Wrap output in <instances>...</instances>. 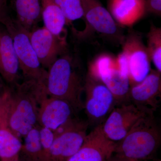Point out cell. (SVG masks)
<instances>
[{"mask_svg": "<svg viewBox=\"0 0 161 161\" xmlns=\"http://www.w3.org/2000/svg\"><path fill=\"white\" fill-rule=\"evenodd\" d=\"M39 127L30 130L24 136V143L19 159L21 161H43V152L40 142Z\"/></svg>", "mask_w": 161, "mask_h": 161, "instance_id": "cell-20", "label": "cell"}, {"mask_svg": "<svg viewBox=\"0 0 161 161\" xmlns=\"http://www.w3.org/2000/svg\"><path fill=\"white\" fill-rule=\"evenodd\" d=\"M16 14L15 20L27 31L38 26L42 20L40 0H10Z\"/></svg>", "mask_w": 161, "mask_h": 161, "instance_id": "cell-17", "label": "cell"}, {"mask_svg": "<svg viewBox=\"0 0 161 161\" xmlns=\"http://www.w3.org/2000/svg\"><path fill=\"white\" fill-rule=\"evenodd\" d=\"M147 47L150 60L157 70L161 72V29L153 25L147 35Z\"/></svg>", "mask_w": 161, "mask_h": 161, "instance_id": "cell-21", "label": "cell"}, {"mask_svg": "<svg viewBox=\"0 0 161 161\" xmlns=\"http://www.w3.org/2000/svg\"><path fill=\"white\" fill-rule=\"evenodd\" d=\"M4 123L17 136L22 138L38 125L39 107L47 96L44 81L24 79L3 92Z\"/></svg>", "mask_w": 161, "mask_h": 161, "instance_id": "cell-1", "label": "cell"}, {"mask_svg": "<svg viewBox=\"0 0 161 161\" xmlns=\"http://www.w3.org/2000/svg\"><path fill=\"white\" fill-rule=\"evenodd\" d=\"M29 36L40 64L44 69H48L66 51V38L55 36L45 26H37L29 32Z\"/></svg>", "mask_w": 161, "mask_h": 161, "instance_id": "cell-9", "label": "cell"}, {"mask_svg": "<svg viewBox=\"0 0 161 161\" xmlns=\"http://www.w3.org/2000/svg\"><path fill=\"white\" fill-rule=\"evenodd\" d=\"M145 113L130 103L117 105L102 124L106 136L117 142L126 136L131 128Z\"/></svg>", "mask_w": 161, "mask_h": 161, "instance_id": "cell-8", "label": "cell"}, {"mask_svg": "<svg viewBox=\"0 0 161 161\" xmlns=\"http://www.w3.org/2000/svg\"><path fill=\"white\" fill-rule=\"evenodd\" d=\"M140 83L130 86L129 101L147 114H154L161 101V73L151 70Z\"/></svg>", "mask_w": 161, "mask_h": 161, "instance_id": "cell-10", "label": "cell"}, {"mask_svg": "<svg viewBox=\"0 0 161 161\" xmlns=\"http://www.w3.org/2000/svg\"><path fill=\"white\" fill-rule=\"evenodd\" d=\"M86 100L84 109L89 125L103 123L118 102L109 89L100 80L87 73L84 86Z\"/></svg>", "mask_w": 161, "mask_h": 161, "instance_id": "cell-5", "label": "cell"}, {"mask_svg": "<svg viewBox=\"0 0 161 161\" xmlns=\"http://www.w3.org/2000/svg\"><path fill=\"white\" fill-rule=\"evenodd\" d=\"M1 75H0V95L3 93V91L5 90V87H6V86H4L3 85V84L1 81Z\"/></svg>", "mask_w": 161, "mask_h": 161, "instance_id": "cell-28", "label": "cell"}, {"mask_svg": "<svg viewBox=\"0 0 161 161\" xmlns=\"http://www.w3.org/2000/svg\"><path fill=\"white\" fill-rule=\"evenodd\" d=\"M40 138L42 150L43 152V160H44L51 147L55 139V135L53 131L46 127H39Z\"/></svg>", "mask_w": 161, "mask_h": 161, "instance_id": "cell-23", "label": "cell"}, {"mask_svg": "<svg viewBox=\"0 0 161 161\" xmlns=\"http://www.w3.org/2000/svg\"><path fill=\"white\" fill-rule=\"evenodd\" d=\"M63 12L67 24L83 17V10L81 0H54Z\"/></svg>", "mask_w": 161, "mask_h": 161, "instance_id": "cell-22", "label": "cell"}, {"mask_svg": "<svg viewBox=\"0 0 161 161\" xmlns=\"http://www.w3.org/2000/svg\"><path fill=\"white\" fill-rule=\"evenodd\" d=\"M116 142L103 133L101 125L87 134L79 150L67 161H107L114 154Z\"/></svg>", "mask_w": 161, "mask_h": 161, "instance_id": "cell-13", "label": "cell"}, {"mask_svg": "<svg viewBox=\"0 0 161 161\" xmlns=\"http://www.w3.org/2000/svg\"><path fill=\"white\" fill-rule=\"evenodd\" d=\"M108 6L115 22L123 26H132L147 12L145 0H109Z\"/></svg>", "mask_w": 161, "mask_h": 161, "instance_id": "cell-16", "label": "cell"}, {"mask_svg": "<svg viewBox=\"0 0 161 161\" xmlns=\"http://www.w3.org/2000/svg\"><path fill=\"white\" fill-rule=\"evenodd\" d=\"M21 161L19 159L18 160H14V161Z\"/></svg>", "mask_w": 161, "mask_h": 161, "instance_id": "cell-29", "label": "cell"}, {"mask_svg": "<svg viewBox=\"0 0 161 161\" xmlns=\"http://www.w3.org/2000/svg\"><path fill=\"white\" fill-rule=\"evenodd\" d=\"M19 70L12 38L0 23V75L8 86H13L18 82Z\"/></svg>", "mask_w": 161, "mask_h": 161, "instance_id": "cell-15", "label": "cell"}, {"mask_svg": "<svg viewBox=\"0 0 161 161\" xmlns=\"http://www.w3.org/2000/svg\"><path fill=\"white\" fill-rule=\"evenodd\" d=\"M88 74L100 80L112 92L118 104L129 102V77L119 69L115 58L103 54L90 64Z\"/></svg>", "mask_w": 161, "mask_h": 161, "instance_id": "cell-7", "label": "cell"}, {"mask_svg": "<svg viewBox=\"0 0 161 161\" xmlns=\"http://www.w3.org/2000/svg\"><path fill=\"white\" fill-rule=\"evenodd\" d=\"M89 126L87 122L72 118L55 130L56 136L43 161H67L80 148Z\"/></svg>", "mask_w": 161, "mask_h": 161, "instance_id": "cell-6", "label": "cell"}, {"mask_svg": "<svg viewBox=\"0 0 161 161\" xmlns=\"http://www.w3.org/2000/svg\"><path fill=\"white\" fill-rule=\"evenodd\" d=\"M42 9V20L44 26L55 36H63L67 21L63 12L54 0H40Z\"/></svg>", "mask_w": 161, "mask_h": 161, "instance_id": "cell-18", "label": "cell"}, {"mask_svg": "<svg viewBox=\"0 0 161 161\" xmlns=\"http://www.w3.org/2000/svg\"><path fill=\"white\" fill-rule=\"evenodd\" d=\"M76 113L71 104L67 101L47 96L40 104L38 125L54 132L60 126L74 118Z\"/></svg>", "mask_w": 161, "mask_h": 161, "instance_id": "cell-14", "label": "cell"}, {"mask_svg": "<svg viewBox=\"0 0 161 161\" xmlns=\"http://www.w3.org/2000/svg\"><path fill=\"white\" fill-rule=\"evenodd\" d=\"M10 34L24 79L45 80L47 70L40 64L32 45L29 32L12 18L3 24Z\"/></svg>", "mask_w": 161, "mask_h": 161, "instance_id": "cell-4", "label": "cell"}, {"mask_svg": "<svg viewBox=\"0 0 161 161\" xmlns=\"http://www.w3.org/2000/svg\"><path fill=\"white\" fill-rule=\"evenodd\" d=\"M146 11L161 15V0H145Z\"/></svg>", "mask_w": 161, "mask_h": 161, "instance_id": "cell-24", "label": "cell"}, {"mask_svg": "<svg viewBox=\"0 0 161 161\" xmlns=\"http://www.w3.org/2000/svg\"><path fill=\"white\" fill-rule=\"evenodd\" d=\"M21 140L6 124L4 123L0 124V161L19 159L23 147Z\"/></svg>", "mask_w": 161, "mask_h": 161, "instance_id": "cell-19", "label": "cell"}, {"mask_svg": "<svg viewBox=\"0 0 161 161\" xmlns=\"http://www.w3.org/2000/svg\"><path fill=\"white\" fill-rule=\"evenodd\" d=\"M107 161H133L114 154Z\"/></svg>", "mask_w": 161, "mask_h": 161, "instance_id": "cell-27", "label": "cell"}, {"mask_svg": "<svg viewBox=\"0 0 161 161\" xmlns=\"http://www.w3.org/2000/svg\"><path fill=\"white\" fill-rule=\"evenodd\" d=\"M83 18L87 24L105 37L123 42V36L112 14L99 0H81Z\"/></svg>", "mask_w": 161, "mask_h": 161, "instance_id": "cell-12", "label": "cell"}, {"mask_svg": "<svg viewBox=\"0 0 161 161\" xmlns=\"http://www.w3.org/2000/svg\"><path fill=\"white\" fill-rule=\"evenodd\" d=\"M161 141L160 128L154 114H146L116 142L114 154L133 161L147 160L155 154Z\"/></svg>", "mask_w": 161, "mask_h": 161, "instance_id": "cell-2", "label": "cell"}, {"mask_svg": "<svg viewBox=\"0 0 161 161\" xmlns=\"http://www.w3.org/2000/svg\"><path fill=\"white\" fill-rule=\"evenodd\" d=\"M123 52L126 56L130 86L140 83L149 75L150 58L147 47L139 36L134 34L125 38Z\"/></svg>", "mask_w": 161, "mask_h": 161, "instance_id": "cell-11", "label": "cell"}, {"mask_svg": "<svg viewBox=\"0 0 161 161\" xmlns=\"http://www.w3.org/2000/svg\"><path fill=\"white\" fill-rule=\"evenodd\" d=\"M8 0H0V23L4 24L11 19L8 4Z\"/></svg>", "mask_w": 161, "mask_h": 161, "instance_id": "cell-25", "label": "cell"}, {"mask_svg": "<svg viewBox=\"0 0 161 161\" xmlns=\"http://www.w3.org/2000/svg\"><path fill=\"white\" fill-rule=\"evenodd\" d=\"M47 70L44 86L47 96L67 101L77 113L83 109L81 95L84 84L75 69L72 58L62 55Z\"/></svg>", "mask_w": 161, "mask_h": 161, "instance_id": "cell-3", "label": "cell"}, {"mask_svg": "<svg viewBox=\"0 0 161 161\" xmlns=\"http://www.w3.org/2000/svg\"><path fill=\"white\" fill-rule=\"evenodd\" d=\"M3 93V92L0 95V124L3 121L4 116V101Z\"/></svg>", "mask_w": 161, "mask_h": 161, "instance_id": "cell-26", "label": "cell"}]
</instances>
